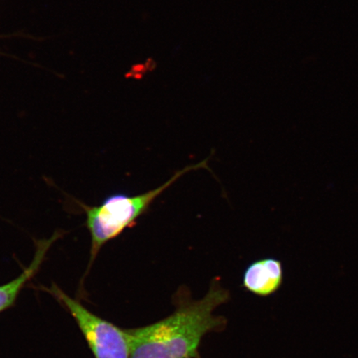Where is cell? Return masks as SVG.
Listing matches in <instances>:
<instances>
[{
	"label": "cell",
	"mask_w": 358,
	"mask_h": 358,
	"mask_svg": "<svg viewBox=\"0 0 358 358\" xmlns=\"http://www.w3.org/2000/svg\"><path fill=\"white\" fill-rule=\"evenodd\" d=\"M230 299V294L213 284L199 301L186 299L176 310L155 324L129 329L131 358H198L201 340L225 328V317L214 315Z\"/></svg>",
	"instance_id": "obj_1"
},
{
	"label": "cell",
	"mask_w": 358,
	"mask_h": 358,
	"mask_svg": "<svg viewBox=\"0 0 358 358\" xmlns=\"http://www.w3.org/2000/svg\"><path fill=\"white\" fill-rule=\"evenodd\" d=\"M208 159L189 165L174 173L169 180L155 189L136 196L122 194L108 196L99 206L83 205L87 215V227L92 236L91 257L89 268L102 246L116 238L128 228L136 225L138 219L149 211L152 203L183 174L199 169L208 168Z\"/></svg>",
	"instance_id": "obj_2"
},
{
	"label": "cell",
	"mask_w": 358,
	"mask_h": 358,
	"mask_svg": "<svg viewBox=\"0 0 358 358\" xmlns=\"http://www.w3.org/2000/svg\"><path fill=\"white\" fill-rule=\"evenodd\" d=\"M71 313L95 358H131L129 329H123L88 310L57 285L47 289Z\"/></svg>",
	"instance_id": "obj_3"
},
{
	"label": "cell",
	"mask_w": 358,
	"mask_h": 358,
	"mask_svg": "<svg viewBox=\"0 0 358 358\" xmlns=\"http://www.w3.org/2000/svg\"><path fill=\"white\" fill-rule=\"evenodd\" d=\"M283 280V268L278 259H259L246 268L244 287L255 294L268 296L280 288Z\"/></svg>",
	"instance_id": "obj_4"
},
{
	"label": "cell",
	"mask_w": 358,
	"mask_h": 358,
	"mask_svg": "<svg viewBox=\"0 0 358 358\" xmlns=\"http://www.w3.org/2000/svg\"><path fill=\"white\" fill-rule=\"evenodd\" d=\"M60 236V234L56 232L51 238L39 240L37 243V250H36L34 258L29 266L16 279L8 282L6 285H0V313L7 310V308L11 307L15 303L21 289L24 288L27 282L32 278L36 272L38 271L48 250Z\"/></svg>",
	"instance_id": "obj_5"
}]
</instances>
